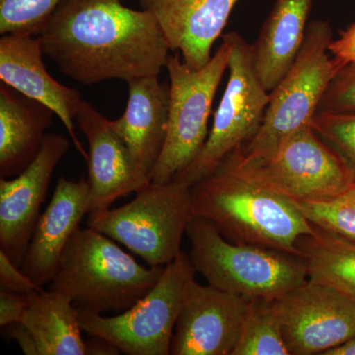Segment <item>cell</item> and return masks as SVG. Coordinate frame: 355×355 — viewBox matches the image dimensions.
Segmentation results:
<instances>
[{"label":"cell","instance_id":"cell-1","mask_svg":"<svg viewBox=\"0 0 355 355\" xmlns=\"http://www.w3.org/2000/svg\"><path fill=\"white\" fill-rule=\"evenodd\" d=\"M38 37L62 73L86 86L159 76L171 51L153 13L121 0H62Z\"/></svg>","mask_w":355,"mask_h":355},{"label":"cell","instance_id":"cell-2","mask_svg":"<svg viewBox=\"0 0 355 355\" xmlns=\"http://www.w3.org/2000/svg\"><path fill=\"white\" fill-rule=\"evenodd\" d=\"M193 216L209 221L229 241L299 256L297 243L315 226L295 202L225 160L191 186Z\"/></svg>","mask_w":355,"mask_h":355},{"label":"cell","instance_id":"cell-3","mask_svg":"<svg viewBox=\"0 0 355 355\" xmlns=\"http://www.w3.org/2000/svg\"><path fill=\"white\" fill-rule=\"evenodd\" d=\"M164 268L140 265L108 236L79 227L65 247L50 291L71 299L78 312L121 314L153 288Z\"/></svg>","mask_w":355,"mask_h":355},{"label":"cell","instance_id":"cell-4","mask_svg":"<svg viewBox=\"0 0 355 355\" xmlns=\"http://www.w3.org/2000/svg\"><path fill=\"white\" fill-rule=\"evenodd\" d=\"M186 235L190 259L210 286L244 297L275 300L308 282L307 268L291 254L229 241L209 221L193 216Z\"/></svg>","mask_w":355,"mask_h":355},{"label":"cell","instance_id":"cell-5","mask_svg":"<svg viewBox=\"0 0 355 355\" xmlns=\"http://www.w3.org/2000/svg\"><path fill=\"white\" fill-rule=\"evenodd\" d=\"M330 23L308 24L302 46L291 69L270 92V102L261 130L243 149L234 151L243 162L272 155L284 140L312 125L327 89L340 67L331 58Z\"/></svg>","mask_w":355,"mask_h":355},{"label":"cell","instance_id":"cell-6","mask_svg":"<svg viewBox=\"0 0 355 355\" xmlns=\"http://www.w3.org/2000/svg\"><path fill=\"white\" fill-rule=\"evenodd\" d=\"M222 43L209 64L202 69L187 64L179 53L170 55V102L167 135L151 182L170 183L198 157L209 135V121L217 89L228 69L230 42Z\"/></svg>","mask_w":355,"mask_h":355},{"label":"cell","instance_id":"cell-7","mask_svg":"<svg viewBox=\"0 0 355 355\" xmlns=\"http://www.w3.org/2000/svg\"><path fill=\"white\" fill-rule=\"evenodd\" d=\"M191 186L151 182L132 202L90 214L89 227L123 244L150 266H165L179 254L193 219Z\"/></svg>","mask_w":355,"mask_h":355},{"label":"cell","instance_id":"cell-8","mask_svg":"<svg viewBox=\"0 0 355 355\" xmlns=\"http://www.w3.org/2000/svg\"><path fill=\"white\" fill-rule=\"evenodd\" d=\"M224 36L231 44L227 86L202 153L174 179L191 187L210 176L228 155L253 140L263 125L270 102V92L254 64L253 44L236 32Z\"/></svg>","mask_w":355,"mask_h":355},{"label":"cell","instance_id":"cell-9","mask_svg":"<svg viewBox=\"0 0 355 355\" xmlns=\"http://www.w3.org/2000/svg\"><path fill=\"white\" fill-rule=\"evenodd\" d=\"M197 270L183 251L165 266L150 291L130 309L105 317L79 312L84 333L105 338L128 355H169L178 318Z\"/></svg>","mask_w":355,"mask_h":355},{"label":"cell","instance_id":"cell-10","mask_svg":"<svg viewBox=\"0 0 355 355\" xmlns=\"http://www.w3.org/2000/svg\"><path fill=\"white\" fill-rule=\"evenodd\" d=\"M227 157L238 167L295 203L322 202L338 197L354 183V173L312 125L291 135L261 160L243 162L235 153Z\"/></svg>","mask_w":355,"mask_h":355},{"label":"cell","instance_id":"cell-11","mask_svg":"<svg viewBox=\"0 0 355 355\" xmlns=\"http://www.w3.org/2000/svg\"><path fill=\"white\" fill-rule=\"evenodd\" d=\"M275 306L291 355H322L355 336L354 301L330 286L308 280Z\"/></svg>","mask_w":355,"mask_h":355},{"label":"cell","instance_id":"cell-12","mask_svg":"<svg viewBox=\"0 0 355 355\" xmlns=\"http://www.w3.org/2000/svg\"><path fill=\"white\" fill-rule=\"evenodd\" d=\"M250 302V298L193 279L175 327L171 354L232 355Z\"/></svg>","mask_w":355,"mask_h":355},{"label":"cell","instance_id":"cell-13","mask_svg":"<svg viewBox=\"0 0 355 355\" xmlns=\"http://www.w3.org/2000/svg\"><path fill=\"white\" fill-rule=\"evenodd\" d=\"M69 140L46 133L38 157L13 178H0V251L22 265L53 172L69 153Z\"/></svg>","mask_w":355,"mask_h":355},{"label":"cell","instance_id":"cell-14","mask_svg":"<svg viewBox=\"0 0 355 355\" xmlns=\"http://www.w3.org/2000/svg\"><path fill=\"white\" fill-rule=\"evenodd\" d=\"M76 125L88 142V184L90 214L110 209L116 200L139 193L151 183L139 169L127 144L105 118L88 102L83 101Z\"/></svg>","mask_w":355,"mask_h":355},{"label":"cell","instance_id":"cell-15","mask_svg":"<svg viewBox=\"0 0 355 355\" xmlns=\"http://www.w3.org/2000/svg\"><path fill=\"white\" fill-rule=\"evenodd\" d=\"M44 55L38 36L2 35L0 80L53 111L64 123L77 150L87 162L88 153L76 132V118L84 100L76 89L58 83L49 73Z\"/></svg>","mask_w":355,"mask_h":355},{"label":"cell","instance_id":"cell-16","mask_svg":"<svg viewBox=\"0 0 355 355\" xmlns=\"http://www.w3.org/2000/svg\"><path fill=\"white\" fill-rule=\"evenodd\" d=\"M240 0H139L155 16L170 50L187 64L202 69L223 36L229 17Z\"/></svg>","mask_w":355,"mask_h":355},{"label":"cell","instance_id":"cell-17","mask_svg":"<svg viewBox=\"0 0 355 355\" xmlns=\"http://www.w3.org/2000/svg\"><path fill=\"white\" fill-rule=\"evenodd\" d=\"M90 210L87 180L58 179L53 198L40 216L21 265L39 286L50 284L65 247Z\"/></svg>","mask_w":355,"mask_h":355},{"label":"cell","instance_id":"cell-18","mask_svg":"<svg viewBox=\"0 0 355 355\" xmlns=\"http://www.w3.org/2000/svg\"><path fill=\"white\" fill-rule=\"evenodd\" d=\"M127 84V108L121 118L111 121V125L139 169L151 179L167 135L169 83H161L158 76H146Z\"/></svg>","mask_w":355,"mask_h":355},{"label":"cell","instance_id":"cell-19","mask_svg":"<svg viewBox=\"0 0 355 355\" xmlns=\"http://www.w3.org/2000/svg\"><path fill=\"white\" fill-rule=\"evenodd\" d=\"M53 116L46 105L0 83V178L17 176L38 157Z\"/></svg>","mask_w":355,"mask_h":355},{"label":"cell","instance_id":"cell-20","mask_svg":"<svg viewBox=\"0 0 355 355\" xmlns=\"http://www.w3.org/2000/svg\"><path fill=\"white\" fill-rule=\"evenodd\" d=\"M314 0H277L253 44L254 64L266 90L291 69L304 42Z\"/></svg>","mask_w":355,"mask_h":355},{"label":"cell","instance_id":"cell-21","mask_svg":"<svg viewBox=\"0 0 355 355\" xmlns=\"http://www.w3.org/2000/svg\"><path fill=\"white\" fill-rule=\"evenodd\" d=\"M19 323L31 334L38 355L87 354L78 310L64 294L50 289L31 292Z\"/></svg>","mask_w":355,"mask_h":355},{"label":"cell","instance_id":"cell-22","mask_svg":"<svg viewBox=\"0 0 355 355\" xmlns=\"http://www.w3.org/2000/svg\"><path fill=\"white\" fill-rule=\"evenodd\" d=\"M308 279L330 286L355 302V239L315 226L297 243Z\"/></svg>","mask_w":355,"mask_h":355},{"label":"cell","instance_id":"cell-23","mask_svg":"<svg viewBox=\"0 0 355 355\" xmlns=\"http://www.w3.org/2000/svg\"><path fill=\"white\" fill-rule=\"evenodd\" d=\"M232 355H291L275 300L251 299L241 335Z\"/></svg>","mask_w":355,"mask_h":355},{"label":"cell","instance_id":"cell-24","mask_svg":"<svg viewBox=\"0 0 355 355\" xmlns=\"http://www.w3.org/2000/svg\"><path fill=\"white\" fill-rule=\"evenodd\" d=\"M62 0H0V34L39 36Z\"/></svg>","mask_w":355,"mask_h":355},{"label":"cell","instance_id":"cell-25","mask_svg":"<svg viewBox=\"0 0 355 355\" xmlns=\"http://www.w3.org/2000/svg\"><path fill=\"white\" fill-rule=\"evenodd\" d=\"M296 205L313 225L355 239V181L330 200Z\"/></svg>","mask_w":355,"mask_h":355},{"label":"cell","instance_id":"cell-26","mask_svg":"<svg viewBox=\"0 0 355 355\" xmlns=\"http://www.w3.org/2000/svg\"><path fill=\"white\" fill-rule=\"evenodd\" d=\"M312 128L343 159L355 178V113L318 112Z\"/></svg>","mask_w":355,"mask_h":355},{"label":"cell","instance_id":"cell-27","mask_svg":"<svg viewBox=\"0 0 355 355\" xmlns=\"http://www.w3.org/2000/svg\"><path fill=\"white\" fill-rule=\"evenodd\" d=\"M318 112L355 113V64L338 69L324 93Z\"/></svg>","mask_w":355,"mask_h":355},{"label":"cell","instance_id":"cell-28","mask_svg":"<svg viewBox=\"0 0 355 355\" xmlns=\"http://www.w3.org/2000/svg\"><path fill=\"white\" fill-rule=\"evenodd\" d=\"M0 289L30 293L41 291L43 287L35 284L20 266H16L3 252L0 251Z\"/></svg>","mask_w":355,"mask_h":355},{"label":"cell","instance_id":"cell-29","mask_svg":"<svg viewBox=\"0 0 355 355\" xmlns=\"http://www.w3.org/2000/svg\"><path fill=\"white\" fill-rule=\"evenodd\" d=\"M30 293H19V292L0 289V327L1 328L9 324L21 322L29 307Z\"/></svg>","mask_w":355,"mask_h":355},{"label":"cell","instance_id":"cell-30","mask_svg":"<svg viewBox=\"0 0 355 355\" xmlns=\"http://www.w3.org/2000/svg\"><path fill=\"white\" fill-rule=\"evenodd\" d=\"M331 58L340 69L345 65L355 64V23L343 31L329 46Z\"/></svg>","mask_w":355,"mask_h":355},{"label":"cell","instance_id":"cell-31","mask_svg":"<svg viewBox=\"0 0 355 355\" xmlns=\"http://www.w3.org/2000/svg\"><path fill=\"white\" fill-rule=\"evenodd\" d=\"M6 331L4 336L12 338L19 345L23 354L26 355H38L36 343L30 331L22 323H12L2 327Z\"/></svg>","mask_w":355,"mask_h":355},{"label":"cell","instance_id":"cell-32","mask_svg":"<svg viewBox=\"0 0 355 355\" xmlns=\"http://www.w3.org/2000/svg\"><path fill=\"white\" fill-rule=\"evenodd\" d=\"M86 350L87 354L91 355H114L120 354L121 352L113 343L105 338L98 336H91V340L86 342Z\"/></svg>","mask_w":355,"mask_h":355},{"label":"cell","instance_id":"cell-33","mask_svg":"<svg viewBox=\"0 0 355 355\" xmlns=\"http://www.w3.org/2000/svg\"><path fill=\"white\" fill-rule=\"evenodd\" d=\"M322 355H355V336Z\"/></svg>","mask_w":355,"mask_h":355}]
</instances>
